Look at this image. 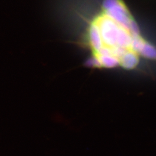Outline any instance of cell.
<instances>
[{
	"label": "cell",
	"mask_w": 156,
	"mask_h": 156,
	"mask_svg": "<svg viewBox=\"0 0 156 156\" xmlns=\"http://www.w3.org/2000/svg\"><path fill=\"white\" fill-rule=\"evenodd\" d=\"M140 53L147 58H156V49L147 42H145Z\"/></svg>",
	"instance_id": "cell-4"
},
{
	"label": "cell",
	"mask_w": 156,
	"mask_h": 156,
	"mask_svg": "<svg viewBox=\"0 0 156 156\" xmlns=\"http://www.w3.org/2000/svg\"><path fill=\"white\" fill-rule=\"evenodd\" d=\"M104 14L128 30L132 36H139V28L128 9L121 0H103Z\"/></svg>",
	"instance_id": "cell-2"
},
{
	"label": "cell",
	"mask_w": 156,
	"mask_h": 156,
	"mask_svg": "<svg viewBox=\"0 0 156 156\" xmlns=\"http://www.w3.org/2000/svg\"><path fill=\"white\" fill-rule=\"evenodd\" d=\"M120 64L126 69H131L136 66L138 62L136 53L131 50H128L120 58Z\"/></svg>",
	"instance_id": "cell-3"
},
{
	"label": "cell",
	"mask_w": 156,
	"mask_h": 156,
	"mask_svg": "<svg viewBox=\"0 0 156 156\" xmlns=\"http://www.w3.org/2000/svg\"><path fill=\"white\" fill-rule=\"evenodd\" d=\"M145 41L139 36L133 37L130 49L136 53H140L142 50Z\"/></svg>",
	"instance_id": "cell-5"
},
{
	"label": "cell",
	"mask_w": 156,
	"mask_h": 156,
	"mask_svg": "<svg viewBox=\"0 0 156 156\" xmlns=\"http://www.w3.org/2000/svg\"><path fill=\"white\" fill-rule=\"evenodd\" d=\"M93 20L100 30L103 43L102 48L112 49L120 47L128 50L130 49L133 36L128 30L120 26L103 13Z\"/></svg>",
	"instance_id": "cell-1"
}]
</instances>
